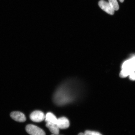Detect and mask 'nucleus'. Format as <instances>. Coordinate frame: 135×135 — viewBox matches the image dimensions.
I'll return each instance as SVG.
<instances>
[{"instance_id":"1","label":"nucleus","mask_w":135,"mask_h":135,"mask_svg":"<svg viewBox=\"0 0 135 135\" xmlns=\"http://www.w3.org/2000/svg\"><path fill=\"white\" fill-rule=\"evenodd\" d=\"M120 76L124 78L135 72V55H131L129 59L123 62L121 65Z\"/></svg>"},{"instance_id":"2","label":"nucleus","mask_w":135,"mask_h":135,"mask_svg":"<svg viewBox=\"0 0 135 135\" xmlns=\"http://www.w3.org/2000/svg\"><path fill=\"white\" fill-rule=\"evenodd\" d=\"M26 131L30 135H45L43 129L33 124H28L26 127Z\"/></svg>"},{"instance_id":"3","label":"nucleus","mask_w":135,"mask_h":135,"mask_svg":"<svg viewBox=\"0 0 135 135\" xmlns=\"http://www.w3.org/2000/svg\"><path fill=\"white\" fill-rule=\"evenodd\" d=\"M30 119L35 122H40L43 121L45 118L44 114L42 111L38 110L34 111L30 115Z\"/></svg>"},{"instance_id":"4","label":"nucleus","mask_w":135,"mask_h":135,"mask_svg":"<svg viewBox=\"0 0 135 135\" xmlns=\"http://www.w3.org/2000/svg\"><path fill=\"white\" fill-rule=\"evenodd\" d=\"M98 4L101 9L108 14L110 15L114 14L115 11L109 2L104 0H101L99 2Z\"/></svg>"},{"instance_id":"5","label":"nucleus","mask_w":135,"mask_h":135,"mask_svg":"<svg viewBox=\"0 0 135 135\" xmlns=\"http://www.w3.org/2000/svg\"><path fill=\"white\" fill-rule=\"evenodd\" d=\"M10 116L15 121L20 122H23L26 120L25 114L19 111H14L10 114Z\"/></svg>"},{"instance_id":"6","label":"nucleus","mask_w":135,"mask_h":135,"mask_svg":"<svg viewBox=\"0 0 135 135\" xmlns=\"http://www.w3.org/2000/svg\"><path fill=\"white\" fill-rule=\"evenodd\" d=\"M57 125L59 129H67L70 126V124L69 120L65 117H62L57 119Z\"/></svg>"},{"instance_id":"7","label":"nucleus","mask_w":135,"mask_h":135,"mask_svg":"<svg viewBox=\"0 0 135 135\" xmlns=\"http://www.w3.org/2000/svg\"><path fill=\"white\" fill-rule=\"evenodd\" d=\"M46 126L48 128L50 132L53 133V134H58L60 132L59 128L57 124L54 123H47Z\"/></svg>"},{"instance_id":"8","label":"nucleus","mask_w":135,"mask_h":135,"mask_svg":"<svg viewBox=\"0 0 135 135\" xmlns=\"http://www.w3.org/2000/svg\"><path fill=\"white\" fill-rule=\"evenodd\" d=\"M45 121L47 123H50L56 124L57 118L53 113L51 112L47 113L45 116Z\"/></svg>"},{"instance_id":"9","label":"nucleus","mask_w":135,"mask_h":135,"mask_svg":"<svg viewBox=\"0 0 135 135\" xmlns=\"http://www.w3.org/2000/svg\"><path fill=\"white\" fill-rule=\"evenodd\" d=\"M109 3L115 11H117L119 10V6L117 0H108Z\"/></svg>"},{"instance_id":"10","label":"nucleus","mask_w":135,"mask_h":135,"mask_svg":"<svg viewBox=\"0 0 135 135\" xmlns=\"http://www.w3.org/2000/svg\"><path fill=\"white\" fill-rule=\"evenodd\" d=\"M84 133L86 135H102L97 132L89 131H86Z\"/></svg>"},{"instance_id":"11","label":"nucleus","mask_w":135,"mask_h":135,"mask_svg":"<svg viewBox=\"0 0 135 135\" xmlns=\"http://www.w3.org/2000/svg\"><path fill=\"white\" fill-rule=\"evenodd\" d=\"M129 78L131 80H135V72L131 74L129 76Z\"/></svg>"},{"instance_id":"12","label":"nucleus","mask_w":135,"mask_h":135,"mask_svg":"<svg viewBox=\"0 0 135 135\" xmlns=\"http://www.w3.org/2000/svg\"><path fill=\"white\" fill-rule=\"evenodd\" d=\"M78 135H86L84 133H79Z\"/></svg>"},{"instance_id":"13","label":"nucleus","mask_w":135,"mask_h":135,"mask_svg":"<svg viewBox=\"0 0 135 135\" xmlns=\"http://www.w3.org/2000/svg\"><path fill=\"white\" fill-rule=\"evenodd\" d=\"M119 1H120L121 3H123L124 2V0H119Z\"/></svg>"},{"instance_id":"14","label":"nucleus","mask_w":135,"mask_h":135,"mask_svg":"<svg viewBox=\"0 0 135 135\" xmlns=\"http://www.w3.org/2000/svg\"><path fill=\"white\" fill-rule=\"evenodd\" d=\"M51 135H58V134H53Z\"/></svg>"}]
</instances>
